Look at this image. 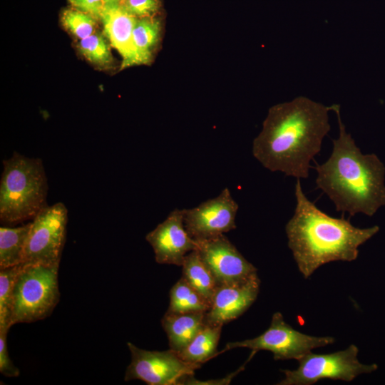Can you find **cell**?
<instances>
[{
	"label": "cell",
	"mask_w": 385,
	"mask_h": 385,
	"mask_svg": "<svg viewBox=\"0 0 385 385\" xmlns=\"http://www.w3.org/2000/svg\"><path fill=\"white\" fill-rule=\"evenodd\" d=\"M329 111L331 106L302 96L272 107L254 140L253 156L272 172L307 179L330 130Z\"/></svg>",
	"instance_id": "obj_1"
},
{
	"label": "cell",
	"mask_w": 385,
	"mask_h": 385,
	"mask_svg": "<svg viewBox=\"0 0 385 385\" xmlns=\"http://www.w3.org/2000/svg\"><path fill=\"white\" fill-rule=\"evenodd\" d=\"M339 137L333 139L329 158L317 164V188L333 202L337 212L350 216H373L385 205V166L375 153L364 154L342 122L340 106L333 104Z\"/></svg>",
	"instance_id": "obj_2"
},
{
	"label": "cell",
	"mask_w": 385,
	"mask_h": 385,
	"mask_svg": "<svg viewBox=\"0 0 385 385\" xmlns=\"http://www.w3.org/2000/svg\"><path fill=\"white\" fill-rule=\"evenodd\" d=\"M294 195L295 209L285 232L298 270L306 279L327 263L355 260L359 247L379 230L377 225L356 227L344 217L336 218L322 212L307 198L300 179H297Z\"/></svg>",
	"instance_id": "obj_3"
},
{
	"label": "cell",
	"mask_w": 385,
	"mask_h": 385,
	"mask_svg": "<svg viewBox=\"0 0 385 385\" xmlns=\"http://www.w3.org/2000/svg\"><path fill=\"white\" fill-rule=\"evenodd\" d=\"M0 182V220L17 224L35 216L46 205L48 181L42 160L17 152L3 161Z\"/></svg>",
	"instance_id": "obj_4"
},
{
	"label": "cell",
	"mask_w": 385,
	"mask_h": 385,
	"mask_svg": "<svg viewBox=\"0 0 385 385\" xmlns=\"http://www.w3.org/2000/svg\"><path fill=\"white\" fill-rule=\"evenodd\" d=\"M59 265H21L14 287L11 325L36 322L51 314L60 298Z\"/></svg>",
	"instance_id": "obj_5"
},
{
	"label": "cell",
	"mask_w": 385,
	"mask_h": 385,
	"mask_svg": "<svg viewBox=\"0 0 385 385\" xmlns=\"http://www.w3.org/2000/svg\"><path fill=\"white\" fill-rule=\"evenodd\" d=\"M358 347L351 344L346 349L329 354L307 353L299 359L294 370H282L284 378L279 385H311L323 379L351 381L362 374L376 371V364L361 363Z\"/></svg>",
	"instance_id": "obj_6"
},
{
	"label": "cell",
	"mask_w": 385,
	"mask_h": 385,
	"mask_svg": "<svg viewBox=\"0 0 385 385\" xmlns=\"http://www.w3.org/2000/svg\"><path fill=\"white\" fill-rule=\"evenodd\" d=\"M332 337H314L293 329L277 312L273 314L269 328L260 336L241 342H229L224 352L235 348H247L256 353L270 351L274 360H298L312 350L333 344Z\"/></svg>",
	"instance_id": "obj_7"
},
{
	"label": "cell",
	"mask_w": 385,
	"mask_h": 385,
	"mask_svg": "<svg viewBox=\"0 0 385 385\" xmlns=\"http://www.w3.org/2000/svg\"><path fill=\"white\" fill-rule=\"evenodd\" d=\"M67 221L68 210L62 202L41 210L31 222L23 264L60 265Z\"/></svg>",
	"instance_id": "obj_8"
},
{
	"label": "cell",
	"mask_w": 385,
	"mask_h": 385,
	"mask_svg": "<svg viewBox=\"0 0 385 385\" xmlns=\"http://www.w3.org/2000/svg\"><path fill=\"white\" fill-rule=\"evenodd\" d=\"M131 361L124 380H140L149 385H178L185 376L194 375L201 365L183 360L173 350L149 351L127 343Z\"/></svg>",
	"instance_id": "obj_9"
},
{
	"label": "cell",
	"mask_w": 385,
	"mask_h": 385,
	"mask_svg": "<svg viewBox=\"0 0 385 385\" xmlns=\"http://www.w3.org/2000/svg\"><path fill=\"white\" fill-rule=\"evenodd\" d=\"M239 206L227 188L215 197L197 207L184 209V225L195 240L209 239L236 228L235 217Z\"/></svg>",
	"instance_id": "obj_10"
},
{
	"label": "cell",
	"mask_w": 385,
	"mask_h": 385,
	"mask_svg": "<svg viewBox=\"0 0 385 385\" xmlns=\"http://www.w3.org/2000/svg\"><path fill=\"white\" fill-rule=\"evenodd\" d=\"M195 242L196 250L212 272L218 286L245 279L257 272V268L224 234Z\"/></svg>",
	"instance_id": "obj_11"
},
{
	"label": "cell",
	"mask_w": 385,
	"mask_h": 385,
	"mask_svg": "<svg viewBox=\"0 0 385 385\" xmlns=\"http://www.w3.org/2000/svg\"><path fill=\"white\" fill-rule=\"evenodd\" d=\"M184 209H175L166 219L145 236L156 262L182 266L185 256L195 250L197 244L184 225Z\"/></svg>",
	"instance_id": "obj_12"
},
{
	"label": "cell",
	"mask_w": 385,
	"mask_h": 385,
	"mask_svg": "<svg viewBox=\"0 0 385 385\" xmlns=\"http://www.w3.org/2000/svg\"><path fill=\"white\" fill-rule=\"evenodd\" d=\"M260 286L257 272L245 279L219 285L205 313L206 324L222 327L241 316L256 300Z\"/></svg>",
	"instance_id": "obj_13"
},
{
	"label": "cell",
	"mask_w": 385,
	"mask_h": 385,
	"mask_svg": "<svg viewBox=\"0 0 385 385\" xmlns=\"http://www.w3.org/2000/svg\"><path fill=\"white\" fill-rule=\"evenodd\" d=\"M137 19L122 3L104 5L100 16L104 35L122 58L120 69L140 65L133 41V29Z\"/></svg>",
	"instance_id": "obj_14"
},
{
	"label": "cell",
	"mask_w": 385,
	"mask_h": 385,
	"mask_svg": "<svg viewBox=\"0 0 385 385\" xmlns=\"http://www.w3.org/2000/svg\"><path fill=\"white\" fill-rule=\"evenodd\" d=\"M170 349L181 351L206 325L205 312H165L161 320Z\"/></svg>",
	"instance_id": "obj_15"
},
{
	"label": "cell",
	"mask_w": 385,
	"mask_h": 385,
	"mask_svg": "<svg viewBox=\"0 0 385 385\" xmlns=\"http://www.w3.org/2000/svg\"><path fill=\"white\" fill-rule=\"evenodd\" d=\"M222 326L207 324L181 351L179 356L186 362L201 365L220 354L217 344Z\"/></svg>",
	"instance_id": "obj_16"
},
{
	"label": "cell",
	"mask_w": 385,
	"mask_h": 385,
	"mask_svg": "<svg viewBox=\"0 0 385 385\" xmlns=\"http://www.w3.org/2000/svg\"><path fill=\"white\" fill-rule=\"evenodd\" d=\"M182 277L202 294L211 305L218 284L210 270L195 250L189 252L182 265Z\"/></svg>",
	"instance_id": "obj_17"
},
{
	"label": "cell",
	"mask_w": 385,
	"mask_h": 385,
	"mask_svg": "<svg viewBox=\"0 0 385 385\" xmlns=\"http://www.w3.org/2000/svg\"><path fill=\"white\" fill-rule=\"evenodd\" d=\"M30 226L31 222L17 227H0V269L23 264Z\"/></svg>",
	"instance_id": "obj_18"
},
{
	"label": "cell",
	"mask_w": 385,
	"mask_h": 385,
	"mask_svg": "<svg viewBox=\"0 0 385 385\" xmlns=\"http://www.w3.org/2000/svg\"><path fill=\"white\" fill-rule=\"evenodd\" d=\"M210 303L190 286L182 277L170 291V303L167 312L185 314L207 312Z\"/></svg>",
	"instance_id": "obj_19"
},
{
	"label": "cell",
	"mask_w": 385,
	"mask_h": 385,
	"mask_svg": "<svg viewBox=\"0 0 385 385\" xmlns=\"http://www.w3.org/2000/svg\"><path fill=\"white\" fill-rule=\"evenodd\" d=\"M160 30V21L156 16L137 19L133 29V41L140 65L150 61L152 51L158 43Z\"/></svg>",
	"instance_id": "obj_20"
},
{
	"label": "cell",
	"mask_w": 385,
	"mask_h": 385,
	"mask_svg": "<svg viewBox=\"0 0 385 385\" xmlns=\"http://www.w3.org/2000/svg\"><path fill=\"white\" fill-rule=\"evenodd\" d=\"M21 265L0 269V329L11 325L14 287Z\"/></svg>",
	"instance_id": "obj_21"
},
{
	"label": "cell",
	"mask_w": 385,
	"mask_h": 385,
	"mask_svg": "<svg viewBox=\"0 0 385 385\" xmlns=\"http://www.w3.org/2000/svg\"><path fill=\"white\" fill-rule=\"evenodd\" d=\"M97 20L93 16L72 7L64 9L61 14L63 27L80 39L95 33Z\"/></svg>",
	"instance_id": "obj_22"
},
{
	"label": "cell",
	"mask_w": 385,
	"mask_h": 385,
	"mask_svg": "<svg viewBox=\"0 0 385 385\" xmlns=\"http://www.w3.org/2000/svg\"><path fill=\"white\" fill-rule=\"evenodd\" d=\"M78 48L84 58L95 65L106 66L113 61L109 46L101 34H93L80 39Z\"/></svg>",
	"instance_id": "obj_23"
},
{
	"label": "cell",
	"mask_w": 385,
	"mask_h": 385,
	"mask_svg": "<svg viewBox=\"0 0 385 385\" xmlns=\"http://www.w3.org/2000/svg\"><path fill=\"white\" fill-rule=\"evenodd\" d=\"M122 4L137 18L156 16L161 8L160 0H123Z\"/></svg>",
	"instance_id": "obj_24"
},
{
	"label": "cell",
	"mask_w": 385,
	"mask_h": 385,
	"mask_svg": "<svg viewBox=\"0 0 385 385\" xmlns=\"http://www.w3.org/2000/svg\"><path fill=\"white\" fill-rule=\"evenodd\" d=\"M9 330L0 329V372L8 377H17L19 369L12 363L7 348Z\"/></svg>",
	"instance_id": "obj_25"
},
{
	"label": "cell",
	"mask_w": 385,
	"mask_h": 385,
	"mask_svg": "<svg viewBox=\"0 0 385 385\" xmlns=\"http://www.w3.org/2000/svg\"><path fill=\"white\" fill-rule=\"evenodd\" d=\"M68 1L72 8L89 14L97 19H100L104 6L103 0H68Z\"/></svg>",
	"instance_id": "obj_26"
},
{
	"label": "cell",
	"mask_w": 385,
	"mask_h": 385,
	"mask_svg": "<svg viewBox=\"0 0 385 385\" xmlns=\"http://www.w3.org/2000/svg\"><path fill=\"white\" fill-rule=\"evenodd\" d=\"M104 5L118 4L123 2V0H103Z\"/></svg>",
	"instance_id": "obj_27"
}]
</instances>
